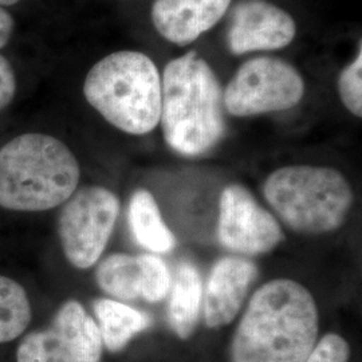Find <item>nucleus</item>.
<instances>
[{"mask_svg": "<svg viewBox=\"0 0 362 362\" xmlns=\"http://www.w3.org/2000/svg\"><path fill=\"white\" fill-rule=\"evenodd\" d=\"M103 351L95 320L81 302L70 299L49 325L19 338L15 362H101Z\"/></svg>", "mask_w": 362, "mask_h": 362, "instance_id": "7", "label": "nucleus"}, {"mask_svg": "<svg viewBox=\"0 0 362 362\" xmlns=\"http://www.w3.org/2000/svg\"><path fill=\"white\" fill-rule=\"evenodd\" d=\"M118 214V197L100 185L77 189L66 202L58 218V236L73 267L88 270L101 259Z\"/></svg>", "mask_w": 362, "mask_h": 362, "instance_id": "6", "label": "nucleus"}, {"mask_svg": "<svg viewBox=\"0 0 362 362\" xmlns=\"http://www.w3.org/2000/svg\"><path fill=\"white\" fill-rule=\"evenodd\" d=\"M257 275V266L239 257H224L214 264L204 294L208 327L219 329L233 322Z\"/></svg>", "mask_w": 362, "mask_h": 362, "instance_id": "11", "label": "nucleus"}, {"mask_svg": "<svg viewBox=\"0 0 362 362\" xmlns=\"http://www.w3.org/2000/svg\"><path fill=\"white\" fill-rule=\"evenodd\" d=\"M317 336L310 291L291 279H274L248 303L233 337V362H305Z\"/></svg>", "mask_w": 362, "mask_h": 362, "instance_id": "1", "label": "nucleus"}, {"mask_svg": "<svg viewBox=\"0 0 362 362\" xmlns=\"http://www.w3.org/2000/svg\"><path fill=\"white\" fill-rule=\"evenodd\" d=\"M33 322V306L26 288L0 274V345L19 339Z\"/></svg>", "mask_w": 362, "mask_h": 362, "instance_id": "16", "label": "nucleus"}, {"mask_svg": "<svg viewBox=\"0 0 362 362\" xmlns=\"http://www.w3.org/2000/svg\"><path fill=\"white\" fill-rule=\"evenodd\" d=\"M263 194L286 226L300 233L334 231L344 224L353 204L349 181L326 167L278 169L267 177Z\"/></svg>", "mask_w": 362, "mask_h": 362, "instance_id": "5", "label": "nucleus"}, {"mask_svg": "<svg viewBox=\"0 0 362 362\" xmlns=\"http://www.w3.org/2000/svg\"><path fill=\"white\" fill-rule=\"evenodd\" d=\"M77 157L59 139L23 133L0 148V208L38 214L64 206L78 189Z\"/></svg>", "mask_w": 362, "mask_h": 362, "instance_id": "2", "label": "nucleus"}, {"mask_svg": "<svg viewBox=\"0 0 362 362\" xmlns=\"http://www.w3.org/2000/svg\"><path fill=\"white\" fill-rule=\"evenodd\" d=\"M231 0H155L152 21L164 38L185 46L215 26Z\"/></svg>", "mask_w": 362, "mask_h": 362, "instance_id": "12", "label": "nucleus"}, {"mask_svg": "<svg viewBox=\"0 0 362 362\" xmlns=\"http://www.w3.org/2000/svg\"><path fill=\"white\" fill-rule=\"evenodd\" d=\"M303 79L285 61L259 57L240 66L223 93L224 109L236 117L291 109L302 100Z\"/></svg>", "mask_w": 362, "mask_h": 362, "instance_id": "8", "label": "nucleus"}, {"mask_svg": "<svg viewBox=\"0 0 362 362\" xmlns=\"http://www.w3.org/2000/svg\"><path fill=\"white\" fill-rule=\"evenodd\" d=\"M338 91L342 104L356 117L362 116V54L341 73L338 79Z\"/></svg>", "mask_w": 362, "mask_h": 362, "instance_id": "19", "label": "nucleus"}, {"mask_svg": "<svg viewBox=\"0 0 362 362\" xmlns=\"http://www.w3.org/2000/svg\"><path fill=\"white\" fill-rule=\"evenodd\" d=\"M97 285L116 300H134L141 297L139 259L116 252L103 259L95 270Z\"/></svg>", "mask_w": 362, "mask_h": 362, "instance_id": "17", "label": "nucleus"}, {"mask_svg": "<svg viewBox=\"0 0 362 362\" xmlns=\"http://www.w3.org/2000/svg\"><path fill=\"white\" fill-rule=\"evenodd\" d=\"M218 238L228 251L259 255L274 250L284 240L278 220L260 207L245 187L233 184L220 197Z\"/></svg>", "mask_w": 362, "mask_h": 362, "instance_id": "9", "label": "nucleus"}, {"mask_svg": "<svg viewBox=\"0 0 362 362\" xmlns=\"http://www.w3.org/2000/svg\"><path fill=\"white\" fill-rule=\"evenodd\" d=\"M15 21L11 13L0 6V49L6 47L13 38Z\"/></svg>", "mask_w": 362, "mask_h": 362, "instance_id": "22", "label": "nucleus"}, {"mask_svg": "<svg viewBox=\"0 0 362 362\" xmlns=\"http://www.w3.org/2000/svg\"><path fill=\"white\" fill-rule=\"evenodd\" d=\"M129 224L137 243L151 252H169L176 245L173 233L161 218L153 194L146 189L132 194Z\"/></svg>", "mask_w": 362, "mask_h": 362, "instance_id": "15", "label": "nucleus"}, {"mask_svg": "<svg viewBox=\"0 0 362 362\" xmlns=\"http://www.w3.org/2000/svg\"><path fill=\"white\" fill-rule=\"evenodd\" d=\"M294 19L282 8L264 0H245L233 10L228 30L233 54L284 49L296 38Z\"/></svg>", "mask_w": 362, "mask_h": 362, "instance_id": "10", "label": "nucleus"}, {"mask_svg": "<svg viewBox=\"0 0 362 362\" xmlns=\"http://www.w3.org/2000/svg\"><path fill=\"white\" fill-rule=\"evenodd\" d=\"M203 285L196 266L181 262L176 270L169 302V324L173 332L187 339L192 336L202 305Z\"/></svg>", "mask_w": 362, "mask_h": 362, "instance_id": "14", "label": "nucleus"}, {"mask_svg": "<svg viewBox=\"0 0 362 362\" xmlns=\"http://www.w3.org/2000/svg\"><path fill=\"white\" fill-rule=\"evenodd\" d=\"M16 94V76L10 61L0 54V112L13 103Z\"/></svg>", "mask_w": 362, "mask_h": 362, "instance_id": "21", "label": "nucleus"}, {"mask_svg": "<svg viewBox=\"0 0 362 362\" xmlns=\"http://www.w3.org/2000/svg\"><path fill=\"white\" fill-rule=\"evenodd\" d=\"M93 311L104 348L113 353L124 349L133 337L151 325V318L146 314L110 298L95 299Z\"/></svg>", "mask_w": 362, "mask_h": 362, "instance_id": "13", "label": "nucleus"}, {"mask_svg": "<svg viewBox=\"0 0 362 362\" xmlns=\"http://www.w3.org/2000/svg\"><path fill=\"white\" fill-rule=\"evenodd\" d=\"M137 259L140 264L141 297L148 302L163 300L167 297L172 282L167 264L153 254H144Z\"/></svg>", "mask_w": 362, "mask_h": 362, "instance_id": "18", "label": "nucleus"}, {"mask_svg": "<svg viewBox=\"0 0 362 362\" xmlns=\"http://www.w3.org/2000/svg\"><path fill=\"white\" fill-rule=\"evenodd\" d=\"M83 94L109 124L125 133L145 134L160 122L161 77L143 52L106 55L89 70Z\"/></svg>", "mask_w": 362, "mask_h": 362, "instance_id": "4", "label": "nucleus"}, {"mask_svg": "<svg viewBox=\"0 0 362 362\" xmlns=\"http://www.w3.org/2000/svg\"><path fill=\"white\" fill-rule=\"evenodd\" d=\"M160 121L165 141L180 155H204L224 137L221 85L196 52L176 58L165 67Z\"/></svg>", "mask_w": 362, "mask_h": 362, "instance_id": "3", "label": "nucleus"}, {"mask_svg": "<svg viewBox=\"0 0 362 362\" xmlns=\"http://www.w3.org/2000/svg\"><path fill=\"white\" fill-rule=\"evenodd\" d=\"M349 344L345 338L330 333L311 350L305 362H349Z\"/></svg>", "mask_w": 362, "mask_h": 362, "instance_id": "20", "label": "nucleus"}, {"mask_svg": "<svg viewBox=\"0 0 362 362\" xmlns=\"http://www.w3.org/2000/svg\"><path fill=\"white\" fill-rule=\"evenodd\" d=\"M21 0H0V6L1 7H8V6H13L16 3H19Z\"/></svg>", "mask_w": 362, "mask_h": 362, "instance_id": "23", "label": "nucleus"}]
</instances>
